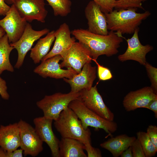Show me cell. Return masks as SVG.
Returning a JSON list of instances; mask_svg holds the SVG:
<instances>
[{
	"label": "cell",
	"instance_id": "6da1fadb",
	"mask_svg": "<svg viewBox=\"0 0 157 157\" xmlns=\"http://www.w3.org/2000/svg\"><path fill=\"white\" fill-rule=\"evenodd\" d=\"M71 32L88 50L92 60H97L101 55L110 57L116 54L123 41L122 35L111 31L106 35L94 34L82 28L75 29Z\"/></svg>",
	"mask_w": 157,
	"mask_h": 157
},
{
	"label": "cell",
	"instance_id": "7a4b0ae2",
	"mask_svg": "<svg viewBox=\"0 0 157 157\" xmlns=\"http://www.w3.org/2000/svg\"><path fill=\"white\" fill-rule=\"evenodd\" d=\"M137 8H129L115 10L104 13L108 29L121 35L133 34L142 21L151 14L149 11L142 13L136 12Z\"/></svg>",
	"mask_w": 157,
	"mask_h": 157
},
{
	"label": "cell",
	"instance_id": "3957f363",
	"mask_svg": "<svg viewBox=\"0 0 157 157\" xmlns=\"http://www.w3.org/2000/svg\"><path fill=\"white\" fill-rule=\"evenodd\" d=\"M54 124L62 138L76 139L84 145H91L90 130L84 129L81 120L68 107L61 112Z\"/></svg>",
	"mask_w": 157,
	"mask_h": 157
},
{
	"label": "cell",
	"instance_id": "277c9868",
	"mask_svg": "<svg viewBox=\"0 0 157 157\" xmlns=\"http://www.w3.org/2000/svg\"><path fill=\"white\" fill-rule=\"evenodd\" d=\"M68 107L77 115L85 129L89 126L102 129L109 136H111L117 129V125L116 122L101 117L86 107L78 99L72 101L69 104Z\"/></svg>",
	"mask_w": 157,
	"mask_h": 157
},
{
	"label": "cell",
	"instance_id": "5b68a950",
	"mask_svg": "<svg viewBox=\"0 0 157 157\" xmlns=\"http://www.w3.org/2000/svg\"><path fill=\"white\" fill-rule=\"evenodd\" d=\"M80 92L67 93L57 92L52 95H45L36 102L38 107L42 111L44 116L55 120L61 112L68 107L72 100L78 99Z\"/></svg>",
	"mask_w": 157,
	"mask_h": 157
},
{
	"label": "cell",
	"instance_id": "8992f818",
	"mask_svg": "<svg viewBox=\"0 0 157 157\" xmlns=\"http://www.w3.org/2000/svg\"><path fill=\"white\" fill-rule=\"evenodd\" d=\"M17 123L20 130V147L24 156H37L43 150V142L29 124L22 119Z\"/></svg>",
	"mask_w": 157,
	"mask_h": 157
},
{
	"label": "cell",
	"instance_id": "52a82bcc",
	"mask_svg": "<svg viewBox=\"0 0 157 157\" xmlns=\"http://www.w3.org/2000/svg\"><path fill=\"white\" fill-rule=\"evenodd\" d=\"M49 32V29L47 28L40 31L35 30L31 24L27 23L22 35L19 40L14 43H10L18 52L17 60L15 67L19 69L22 66L27 53L31 49L35 42Z\"/></svg>",
	"mask_w": 157,
	"mask_h": 157
},
{
	"label": "cell",
	"instance_id": "ba28073f",
	"mask_svg": "<svg viewBox=\"0 0 157 157\" xmlns=\"http://www.w3.org/2000/svg\"><path fill=\"white\" fill-rule=\"evenodd\" d=\"M97 85L89 89L80 91L78 99L86 107L101 117L109 121H113L114 114L105 104Z\"/></svg>",
	"mask_w": 157,
	"mask_h": 157
},
{
	"label": "cell",
	"instance_id": "9c48e42d",
	"mask_svg": "<svg viewBox=\"0 0 157 157\" xmlns=\"http://www.w3.org/2000/svg\"><path fill=\"white\" fill-rule=\"evenodd\" d=\"M27 23L20 15L13 4L5 17L0 20V26L5 31L10 43L19 40Z\"/></svg>",
	"mask_w": 157,
	"mask_h": 157
},
{
	"label": "cell",
	"instance_id": "30bf717a",
	"mask_svg": "<svg viewBox=\"0 0 157 157\" xmlns=\"http://www.w3.org/2000/svg\"><path fill=\"white\" fill-rule=\"evenodd\" d=\"M20 15L27 22H45L48 11L44 0H15L13 3Z\"/></svg>",
	"mask_w": 157,
	"mask_h": 157
},
{
	"label": "cell",
	"instance_id": "8fae6325",
	"mask_svg": "<svg viewBox=\"0 0 157 157\" xmlns=\"http://www.w3.org/2000/svg\"><path fill=\"white\" fill-rule=\"evenodd\" d=\"M62 62L60 64L61 67L71 68L77 74L81 71L86 63H90L92 60L89 52L79 42H75L63 57Z\"/></svg>",
	"mask_w": 157,
	"mask_h": 157
},
{
	"label": "cell",
	"instance_id": "7c38bea8",
	"mask_svg": "<svg viewBox=\"0 0 157 157\" xmlns=\"http://www.w3.org/2000/svg\"><path fill=\"white\" fill-rule=\"evenodd\" d=\"M63 59L60 55L48 58L42 61L35 67L33 72L44 78L49 77L56 79H70L77 73L71 68L67 69H62L59 63Z\"/></svg>",
	"mask_w": 157,
	"mask_h": 157
},
{
	"label": "cell",
	"instance_id": "4fadbf2b",
	"mask_svg": "<svg viewBox=\"0 0 157 157\" xmlns=\"http://www.w3.org/2000/svg\"><path fill=\"white\" fill-rule=\"evenodd\" d=\"M139 29H136L132 37L126 40L128 47L125 52L118 56V60L124 62L127 60H133L144 65L146 63L147 54L153 49L152 46L147 44L145 45L141 43L138 37Z\"/></svg>",
	"mask_w": 157,
	"mask_h": 157
},
{
	"label": "cell",
	"instance_id": "5bb4252c",
	"mask_svg": "<svg viewBox=\"0 0 157 157\" xmlns=\"http://www.w3.org/2000/svg\"><path fill=\"white\" fill-rule=\"evenodd\" d=\"M90 32L96 34L106 35L108 33L106 16L99 6L93 1H90L84 10Z\"/></svg>",
	"mask_w": 157,
	"mask_h": 157
},
{
	"label": "cell",
	"instance_id": "9a60e30c",
	"mask_svg": "<svg viewBox=\"0 0 157 157\" xmlns=\"http://www.w3.org/2000/svg\"><path fill=\"white\" fill-rule=\"evenodd\" d=\"M53 120L44 117L35 118L33 122L35 129L43 142L49 147L51 155L53 157H60L59 143L60 140L55 135L52 127Z\"/></svg>",
	"mask_w": 157,
	"mask_h": 157
},
{
	"label": "cell",
	"instance_id": "2e32d148",
	"mask_svg": "<svg viewBox=\"0 0 157 157\" xmlns=\"http://www.w3.org/2000/svg\"><path fill=\"white\" fill-rule=\"evenodd\" d=\"M68 25L66 23L62 24L55 31V41L52 49L41 61L45 60L57 55H60L63 58L76 42L75 38L72 37Z\"/></svg>",
	"mask_w": 157,
	"mask_h": 157
},
{
	"label": "cell",
	"instance_id": "e0dca14e",
	"mask_svg": "<svg viewBox=\"0 0 157 157\" xmlns=\"http://www.w3.org/2000/svg\"><path fill=\"white\" fill-rule=\"evenodd\" d=\"M157 98L150 86H146L128 93L124 97L123 106L127 111L144 108L151 101Z\"/></svg>",
	"mask_w": 157,
	"mask_h": 157
},
{
	"label": "cell",
	"instance_id": "ac0fdd59",
	"mask_svg": "<svg viewBox=\"0 0 157 157\" xmlns=\"http://www.w3.org/2000/svg\"><path fill=\"white\" fill-rule=\"evenodd\" d=\"M96 78V67L90 63L85 64L81 72L70 79L63 78V80L70 85L72 92H78L83 89H90Z\"/></svg>",
	"mask_w": 157,
	"mask_h": 157
},
{
	"label": "cell",
	"instance_id": "d6986e66",
	"mask_svg": "<svg viewBox=\"0 0 157 157\" xmlns=\"http://www.w3.org/2000/svg\"><path fill=\"white\" fill-rule=\"evenodd\" d=\"M20 130L18 123L0 126V147L5 151H13L20 147Z\"/></svg>",
	"mask_w": 157,
	"mask_h": 157
},
{
	"label": "cell",
	"instance_id": "ffe728a7",
	"mask_svg": "<svg viewBox=\"0 0 157 157\" xmlns=\"http://www.w3.org/2000/svg\"><path fill=\"white\" fill-rule=\"evenodd\" d=\"M136 139L135 136L130 137L126 134L112 137L100 144V146L108 151L114 157H118L124 151L131 146Z\"/></svg>",
	"mask_w": 157,
	"mask_h": 157
},
{
	"label": "cell",
	"instance_id": "44dd1931",
	"mask_svg": "<svg viewBox=\"0 0 157 157\" xmlns=\"http://www.w3.org/2000/svg\"><path fill=\"white\" fill-rule=\"evenodd\" d=\"M60 157H87L84 144L76 139L62 138L59 143Z\"/></svg>",
	"mask_w": 157,
	"mask_h": 157
},
{
	"label": "cell",
	"instance_id": "7402d4cb",
	"mask_svg": "<svg viewBox=\"0 0 157 157\" xmlns=\"http://www.w3.org/2000/svg\"><path fill=\"white\" fill-rule=\"evenodd\" d=\"M55 31H49L44 37L40 39L34 47L31 49L30 57L35 63H39L48 53L55 40Z\"/></svg>",
	"mask_w": 157,
	"mask_h": 157
},
{
	"label": "cell",
	"instance_id": "603a6c76",
	"mask_svg": "<svg viewBox=\"0 0 157 157\" xmlns=\"http://www.w3.org/2000/svg\"><path fill=\"white\" fill-rule=\"evenodd\" d=\"M14 49L9 44L6 34L0 38V75L5 70L14 72L9 60L10 54Z\"/></svg>",
	"mask_w": 157,
	"mask_h": 157
},
{
	"label": "cell",
	"instance_id": "cb8c5ba5",
	"mask_svg": "<svg viewBox=\"0 0 157 157\" xmlns=\"http://www.w3.org/2000/svg\"><path fill=\"white\" fill-rule=\"evenodd\" d=\"M52 7L55 16H67L71 12L72 3L70 0H46Z\"/></svg>",
	"mask_w": 157,
	"mask_h": 157
},
{
	"label": "cell",
	"instance_id": "d4e9b609",
	"mask_svg": "<svg viewBox=\"0 0 157 157\" xmlns=\"http://www.w3.org/2000/svg\"><path fill=\"white\" fill-rule=\"evenodd\" d=\"M137 139L140 141L145 157L154 156L157 152L156 148L152 142L146 132L139 131L136 133Z\"/></svg>",
	"mask_w": 157,
	"mask_h": 157
},
{
	"label": "cell",
	"instance_id": "484cf974",
	"mask_svg": "<svg viewBox=\"0 0 157 157\" xmlns=\"http://www.w3.org/2000/svg\"><path fill=\"white\" fill-rule=\"evenodd\" d=\"M147 0H116L114 7L115 9H127L129 8H139L144 9L142 3Z\"/></svg>",
	"mask_w": 157,
	"mask_h": 157
},
{
	"label": "cell",
	"instance_id": "4316f807",
	"mask_svg": "<svg viewBox=\"0 0 157 157\" xmlns=\"http://www.w3.org/2000/svg\"><path fill=\"white\" fill-rule=\"evenodd\" d=\"M151 83V87L157 94V68L147 62L144 65Z\"/></svg>",
	"mask_w": 157,
	"mask_h": 157
},
{
	"label": "cell",
	"instance_id": "83f0119b",
	"mask_svg": "<svg viewBox=\"0 0 157 157\" xmlns=\"http://www.w3.org/2000/svg\"><path fill=\"white\" fill-rule=\"evenodd\" d=\"M97 66V74L99 81H105L110 79L113 75L110 70L106 67L101 65L96 60H93Z\"/></svg>",
	"mask_w": 157,
	"mask_h": 157
},
{
	"label": "cell",
	"instance_id": "f1b7e54d",
	"mask_svg": "<svg viewBox=\"0 0 157 157\" xmlns=\"http://www.w3.org/2000/svg\"><path fill=\"white\" fill-rule=\"evenodd\" d=\"M100 7L104 13H109L113 10L116 0H92Z\"/></svg>",
	"mask_w": 157,
	"mask_h": 157
},
{
	"label": "cell",
	"instance_id": "f546056e",
	"mask_svg": "<svg viewBox=\"0 0 157 157\" xmlns=\"http://www.w3.org/2000/svg\"><path fill=\"white\" fill-rule=\"evenodd\" d=\"M131 147L133 157H145L141 145L137 138L133 142Z\"/></svg>",
	"mask_w": 157,
	"mask_h": 157
},
{
	"label": "cell",
	"instance_id": "4dcf8cb0",
	"mask_svg": "<svg viewBox=\"0 0 157 157\" xmlns=\"http://www.w3.org/2000/svg\"><path fill=\"white\" fill-rule=\"evenodd\" d=\"M147 134L155 147L157 148V127L156 125H150L147 130Z\"/></svg>",
	"mask_w": 157,
	"mask_h": 157
},
{
	"label": "cell",
	"instance_id": "1f68e13d",
	"mask_svg": "<svg viewBox=\"0 0 157 157\" xmlns=\"http://www.w3.org/2000/svg\"><path fill=\"white\" fill-rule=\"evenodd\" d=\"M84 149L87 152V157H101L102 156L101 152L99 149L93 147L92 145H84Z\"/></svg>",
	"mask_w": 157,
	"mask_h": 157
},
{
	"label": "cell",
	"instance_id": "d6a6232c",
	"mask_svg": "<svg viewBox=\"0 0 157 157\" xmlns=\"http://www.w3.org/2000/svg\"><path fill=\"white\" fill-rule=\"evenodd\" d=\"M7 89L6 81L0 77V95L1 97L5 100H8L9 98Z\"/></svg>",
	"mask_w": 157,
	"mask_h": 157
},
{
	"label": "cell",
	"instance_id": "836d02e7",
	"mask_svg": "<svg viewBox=\"0 0 157 157\" xmlns=\"http://www.w3.org/2000/svg\"><path fill=\"white\" fill-rule=\"evenodd\" d=\"M144 108L152 111L154 114L156 118H157V98L151 101Z\"/></svg>",
	"mask_w": 157,
	"mask_h": 157
},
{
	"label": "cell",
	"instance_id": "e575fe53",
	"mask_svg": "<svg viewBox=\"0 0 157 157\" xmlns=\"http://www.w3.org/2000/svg\"><path fill=\"white\" fill-rule=\"evenodd\" d=\"M10 8L4 0H0V15L5 16Z\"/></svg>",
	"mask_w": 157,
	"mask_h": 157
},
{
	"label": "cell",
	"instance_id": "d590c367",
	"mask_svg": "<svg viewBox=\"0 0 157 157\" xmlns=\"http://www.w3.org/2000/svg\"><path fill=\"white\" fill-rule=\"evenodd\" d=\"M13 151L9 152L0 148V157H14Z\"/></svg>",
	"mask_w": 157,
	"mask_h": 157
},
{
	"label": "cell",
	"instance_id": "8d00e7d4",
	"mask_svg": "<svg viewBox=\"0 0 157 157\" xmlns=\"http://www.w3.org/2000/svg\"><path fill=\"white\" fill-rule=\"evenodd\" d=\"M120 156L121 157H133L131 146L123 152Z\"/></svg>",
	"mask_w": 157,
	"mask_h": 157
},
{
	"label": "cell",
	"instance_id": "74e56055",
	"mask_svg": "<svg viewBox=\"0 0 157 157\" xmlns=\"http://www.w3.org/2000/svg\"><path fill=\"white\" fill-rule=\"evenodd\" d=\"M5 34V32L3 28L0 26V38Z\"/></svg>",
	"mask_w": 157,
	"mask_h": 157
},
{
	"label": "cell",
	"instance_id": "f35d334b",
	"mask_svg": "<svg viewBox=\"0 0 157 157\" xmlns=\"http://www.w3.org/2000/svg\"><path fill=\"white\" fill-rule=\"evenodd\" d=\"M15 0H4L5 2L8 4H13Z\"/></svg>",
	"mask_w": 157,
	"mask_h": 157
}]
</instances>
